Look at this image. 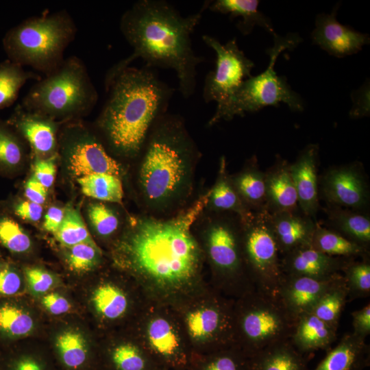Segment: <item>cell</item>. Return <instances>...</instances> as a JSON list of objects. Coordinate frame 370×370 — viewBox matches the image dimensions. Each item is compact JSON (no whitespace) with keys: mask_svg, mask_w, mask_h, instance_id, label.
<instances>
[{"mask_svg":"<svg viewBox=\"0 0 370 370\" xmlns=\"http://www.w3.org/2000/svg\"><path fill=\"white\" fill-rule=\"evenodd\" d=\"M183 16L164 0H139L122 15L121 32L132 53L114 64L106 73L104 85L138 58L145 66L175 71L178 90L190 97L197 84V68L204 62L193 48L191 35L199 24L202 12Z\"/></svg>","mask_w":370,"mask_h":370,"instance_id":"cell-1","label":"cell"},{"mask_svg":"<svg viewBox=\"0 0 370 370\" xmlns=\"http://www.w3.org/2000/svg\"><path fill=\"white\" fill-rule=\"evenodd\" d=\"M209 190L172 217H132L116 248L123 267L165 287H178L192 280L201 262V251L191 230L205 211Z\"/></svg>","mask_w":370,"mask_h":370,"instance_id":"cell-2","label":"cell"},{"mask_svg":"<svg viewBox=\"0 0 370 370\" xmlns=\"http://www.w3.org/2000/svg\"><path fill=\"white\" fill-rule=\"evenodd\" d=\"M105 88L108 97L98 128L115 154L137 158L155 123L167 112L175 90L145 65L127 67Z\"/></svg>","mask_w":370,"mask_h":370,"instance_id":"cell-3","label":"cell"},{"mask_svg":"<svg viewBox=\"0 0 370 370\" xmlns=\"http://www.w3.org/2000/svg\"><path fill=\"white\" fill-rule=\"evenodd\" d=\"M199 156L182 117L169 112L162 115L137 157L138 184L145 207L160 212L186 199Z\"/></svg>","mask_w":370,"mask_h":370,"instance_id":"cell-4","label":"cell"},{"mask_svg":"<svg viewBox=\"0 0 370 370\" xmlns=\"http://www.w3.org/2000/svg\"><path fill=\"white\" fill-rule=\"evenodd\" d=\"M76 32L75 21L67 11L46 12L8 30L3 48L10 61L47 75L63 62L64 51Z\"/></svg>","mask_w":370,"mask_h":370,"instance_id":"cell-5","label":"cell"},{"mask_svg":"<svg viewBox=\"0 0 370 370\" xmlns=\"http://www.w3.org/2000/svg\"><path fill=\"white\" fill-rule=\"evenodd\" d=\"M98 97L85 64L72 56L37 80L21 104L54 121H69L90 112Z\"/></svg>","mask_w":370,"mask_h":370,"instance_id":"cell-6","label":"cell"},{"mask_svg":"<svg viewBox=\"0 0 370 370\" xmlns=\"http://www.w3.org/2000/svg\"><path fill=\"white\" fill-rule=\"evenodd\" d=\"M273 36V45L267 50L269 63L266 70L256 76L245 79L226 99L217 103L214 114L207 123L213 126L221 121H230L234 116H244L262 108L280 103H286L293 111L304 110V101L287 83L286 77L279 76L275 71L276 60L284 50L295 48L301 40L295 34L285 36Z\"/></svg>","mask_w":370,"mask_h":370,"instance_id":"cell-7","label":"cell"},{"mask_svg":"<svg viewBox=\"0 0 370 370\" xmlns=\"http://www.w3.org/2000/svg\"><path fill=\"white\" fill-rule=\"evenodd\" d=\"M247 295L238 328L244 354L249 358L268 346L290 340L295 320L278 297L256 289Z\"/></svg>","mask_w":370,"mask_h":370,"instance_id":"cell-8","label":"cell"},{"mask_svg":"<svg viewBox=\"0 0 370 370\" xmlns=\"http://www.w3.org/2000/svg\"><path fill=\"white\" fill-rule=\"evenodd\" d=\"M242 224L243 253L249 278L255 289L277 297L284 274L269 213L254 212Z\"/></svg>","mask_w":370,"mask_h":370,"instance_id":"cell-9","label":"cell"},{"mask_svg":"<svg viewBox=\"0 0 370 370\" xmlns=\"http://www.w3.org/2000/svg\"><path fill=\"white\" fill-rule=\"evenodd\" d=\"M201 38L206 45L214 51L217 58L214 70L206 76L203 99L206 103H219L251 76L254 63L239 49L235 37L224 45L209 35H203Z\"/></svg>","mask_w":370,"mask_h":370,"instance_id":"cell-10","label":"cell"},{"mask_svg":"<svg viewBox=\"0 0 370 370\" xmlns=\"http://www.w3.org/2000/svg\"><path fill=\"white\" fill-rule=\"evenodd\" d=\"M209 217L206 222L205 236L211 262L223 275H241L246 267L242 247L243 224L240 218L230 212H213Z\"/></svg>","mask_w":370,"mask_h":370,"instance_id":"cell-11","label":"cell"},{"mask_svg":"<svg viewBox=\"0 0 370 370\" xmlns=\"http://www.w3.org/2000/svg\"><path fill=\"white\" fill-rule=\"evenodd\" d=\"M62 150L71 173L79 178L92 174L109 173L121 176V164L107 151L104 145L84 128H67Z\"/></svg>","mask_w":370,"mask_h":370,"instance_id":"cell-12","label":"cell"},{"mask_svg":"<svg viewBox=\"0 0 370 370\" xmlns=\"http://www.w3.org/2000/svg\"><path fill=\"white\" fill-rule=\"evenodd\" d=\"M319 196L328 206L367 212L370 190L362 165L355 162L328 169L319 179Z\"/></svg>","mask_w":370,"mask_h":370,"instance_id":"cell-13","label":"cell"},{"mask_svg":"<svg viewBox=\"0 0 370 370\" xmlns=\"http://www.w3.org/2000/svg\"><path fill=\"white\" fill-rule=\"evenodd\" d=\"M339 4L330 14H317L315 27L312 32V42L330 55L344 58L357 53L362 47L369 44V36L340 23L336 19Z\"/></svg>","mask_w":370,"mask_h":370,"instance_id":"cell-14","label":"cell"},{"mask_svg":"<svg viewBox=\"0 0 370 370\" xmlns=\"http://www.w3.org/2000/svg\"><path fill=\"white\" fill-rule=\"evenodd\" d=\"M343 274L325 278L284 275L277 297L295 321L303 314L310 312L323 294Z\"/></svg>","mask_w":370,"mask_h":370,"instance_id":"cell-15","label":"cell"},{"mask_svg":"<svg viewBox=\"0 0 370 370\" xmlns=\"http://www.w3.org/2000/svg\"><path fill=\"white\" fill-rule=\"evenodd\" d=\"M319 151L317 144H309L299 152L295 162L290 164L299 208L314 221L320 208L317 173Z\"/></svg>","mask_w":370,"mask_h":370,"instance_id":"cell-16","label":"cell"},{"mask_svg":"<svg viewBox=\"0 0 370 370\" xmlns=\"http://www.w3.org/2000/svg\"><path fill=\"white\" fill-rule=\"evenodd\" d=\"M8 123L29 143L37 155H54L57 145V123L45 115L16 105Z\"/></svg>","mask_w":370,"mask_h":370,"instance_id":"cell-17","label":"cell"},{"mask_svg":"<svg viewBox=\"0 0 370 370\" xmlns=\"http://www.w3.org/2000/svg\"><path fill=\"white\" fill-rule=\"evenodd\" d=\"M269 218L280 256L310 246L318 221L305 214L299 208L269 213Z\"/></svg>","mask_w":370,"mask_h":370,"instance_id":"cell-18","label":"cell"},{"mask_svg":"<svg viewBox=\"0 0 370 370\" xmlns=\"http://www.w3.org/2000/svg\"><path fill=\"white\" fill-rule=\"evenodd\" d=\"M350 259L330 256L308 246L281 256V267L284 275L325 278L341 273Z\"/></svg>","mask_w":370,"mask_h":370,"instance_id":"cell-19","label":"cell"},{"mask_svg":"<svg viewBox=\"0 0 370 370\" xmlns=\"http://www.w3.org/2000/svg\"><path fill=\"white\" fill-rule=\"evenodd\" d=\"M265 174L266 211L269 214L299 209L297 191L290 171V163L281 156Z\"/></svg>","mask_w":370,"mask_h":370,"instance_id":"cell-20","label":"cell"},{"mask_svg":"<svg viewBox=\"0 0 370 370\" xmlns=\"http://www.w3.org/2000/svg\"><path fill=\"white\" fill-rule=\"evenodd\" d=\"M370 363V348L352 332L345 334L313 370H365Z\"/></svg>","mask_w":370,"mask_h":370,"instance_id":"cell-21","label":"cell"},{"mask_svg":"<svg viewBox=\"0 0 370 370\" xmlns=\"http://www.w3.org/2000/svg\"><path fill=\"white\" fill-rule=\"evenodd\" d=\"M336 331L312 313L307 312L295 321L290 341L304 355L328 351L337 338Z\"/></svg>","mask_w":370,"mask_h":370,"instance_id":"cell-22","label":"cell"},{"mask_svg":"<svg viewBox=\"0 0 370 370\" xmlns=\"http://www.w3.org/2000/svg\"><path fill=\"white\" fill-rule=\"evenodd\" d=\"M259 2L257 0L207 1L201 10L227 14L230 19L242 17L236 26L245 36L249 34L257 25L273 35L275 31L270 19L258 10Z\"/></svg>","mask_w":370,"mask_h":370,"instance_id":"cell-23","label":"cell"},{"mask_svg":"<svg viewBox=\"0 0 370 370\" xmlns=\"http://www.w3.org/2000/svg\"><path fill=\"white\" fill-rule=\"evenodd\" d=\"M230 178L242 202L251 212L266 210L265 174L256 156L251 157L240 171L230 175Z\"/></svg>","mask_w":370,"mask_h":370,"instance_id":"cell-24","label":"cell"},{"mask_svg":"<svg viewBox=\"0 0 370 370\" xmlns=\"http://www.w3.org/2000/svg\"><path fill=\"white\" fill-rule=\"evenodd\" d=\"M327 225L350 241L369 250L370 217L367 212L326 205Z\"/></svg>","mask_w":370,"mask_h":370,"instance_id":"cell-25","label":"cell"},{"mask_svg":"<svg viewBox=\"0 0 370 370\" xmlns=\"http://www.w3.org/2000/svg\"><path fill=\"white\" fill-rule=\"evenodd\" d=\"M213 212H230L237 215L242 223L247 222L252 216L251 212L242 202L236 193L230 175L227 171L224 156L220 160L218 175L214 184L209 190V197L206 209Z\"/></svg>","mask_w":370,"mask_h":370,"instance_id":"cell-26","label":"cell"},{"mask_svg":"<svg viewBox=\"0 0 370 370\" xmlns=\"http://www.w3.org/2000/svg\"><path fill=\"white\" fill-rule=\"evenodd\" d=\"M249 370H307L305 355L290 340L268 346L248 358Z\"/></svg>","mask_w":370,"mask_h":370,"instance_id":"cell-27","label":"cell"},{"mask_svg":"<svg viewBox=\"0 0 370 370\" xmlns=\"http://www.w3.org/2000/svg\"><path fill=\"white\" fill-rule=\"evenodd\" d=\"M310 246L330 256L369 258V250L318 222Z\"/></svg>","mask_w":370,"mask_h":370,"instance_id":"cell-28","label":"cell"},{"mask_svg":"<svg viewBox=\"0 0 370 370\" xmlns=\"http://www.w3.org/2000/svg\"><path fill=\"white\" fill-rule=\"evenodd\" d=\"M59 362L65 370H84L89 362V349L82 335L74 330L59 334L55 342Z\"/></svg>","mask_w":370,"mask_h":370,"instance_id":"cell-29","label":"cell"},{"mask_svg":"<svg viewBox=\"0 0 370 370\" xmlns=\"http://www.w3.org/2000/svg\"><path fill=\"white\" fill-rule=\"evenodd\" d=\"M34 321L19 304L10 300H0V338L14 341L29 334Z\"/></svg>","mask_w":370,"mask_h":370,"instance_id":"cell-30","label":"cell"},{"mask_svg":"<svg viewBox=\"0 0 370 370\" xmlns=\"http://www.w3.org/2000/svg\"><path fill=\"white\" fill-rule=\"evenodd\" d=\"M42 77L7 59L0 62V110L8 108L16 100L20 90L30 79Z\"/></svg>","mask_w":370,"mask_h":370,"instance_id":"cell-31","label":"cell"},{"mask_svg":"<svg viewBox=\"0 0 370 370\" xmlns=\"http://www.w3.org/2000/svg\"><path fill=\"white\" fill-rule=\"evenodd\" d=\"M84 195L107 202L121 204L124 196L119 176L109 173L92 174L77 178Z\"/></svg>","mask_w":370,"mask_h":370,"instance_id":"cell-32","label":"cell"},{"mask_svg":"<svg viewBox=\"0 0 370 370\" xmlns=\"http://www.w3.org/2000/svg\"><path fill=\"white\" fill-rule=\"evenodd\" d=\"M347 301L348 292L343 275L341 279L323 294L310 312L337 330L341 314Z\"/></svg>","mask_w":370,"mask_h":370,"instance_id":"cell-33","label":"cell"},{"mask_svg":"<svg viewBox=\"0 0 370 370\" xmlns=\"http://www.w3.org/2000/svg\"><path fill=\"white\" fill-rule=\"evenodd\" d=\"M350 259L342 269L348 292V301L367 297L370 295L369 258Z\"/></svg>","mask_w":370,"mask_h":370,"instance_id":"cell-34","label":"cell"},{"mask_svg":"<svg viewBox=\"0 0 370 370\" xmlns=\"http://www.w3.org/2000/svg\"><path fill=\"white\" fill-rule=\"evenodd\" d=\"M224 317L227 316L217 308H204L193 311L186 318L188 332L195 339L212 338L222 329Z\"/></svg>","mask_w":370,"mask_h":370,"instance_id":"cell-35","label":"cell"},{"mask_svg":"<svg viewBox=\"0 0 370 370\" xmlns=\"http://www.w3.org/2000/svg\"><path fill=\"white\" fill-rule=\"evenodd\" d=\"M54 236L65 247L84 243L96 244L80 213L71 206H67L64 209L62 222Z\"/></svg>","mask_w":370,"mask_h":370,"instance_id":"cell-36","label":"cell"},{"mask_svg":"<svg viewBox=\"0 0 370 370\" xmlns=\"http://www.w3.org/2000/svg\"><path fill=\"white\" fill-rule=\"evenodd\" d=\"M92 300L97 311L110 319L120 317L127 307L125 294L118 287L109 284L101 285L95 289Z\"/></svg>","mask_w":370,"mask_h":370,"instance_id":"cell-37","label":"cell"},{"mask_svg":"<svg viewBox=\"0 0 370 370\" xmlns=\"http://www.w3.org/2000/svg\"><path fill=\"white\" fill-rule=\"evenodd\" d=\"M147 335L153 350L164 358L176 355L180 343L171 324L165 319H153L148 325Z\"/></svg>","mask_w":370,"mask_h":370,"instance_id":"cell-38","label":"cell"},{"mask_svg":"<svg viewBox=\"0 0 370 370\" xmlns=\"http://www.w3.org/2000/svg\"><path fill=\"white\" fill-rule=\"evenodd\" d=\"M12 127L0 119V166L13 168L21 164L24 149Z\"/></svg>","mask_w":370,"mask_h":370,"instance_id":"cell-39","label":"cell"},{"mask_svg":"<svg viewBox=\"0 0 370 370\" xmlns=\"http://www.w3.org/2000/svg\"><path fill=\"white\" fill-rule=\"evenodd\" d=\"M66 248V261L73 271H89L99 262L101 252L96 244L84 243Z\"/></svg>","mask_w":370,"mask_h":370,"instance_id":"cell-40","label":"cell"},{"mask_svg":"<svg viewBox=\"0 0 370 370\" xmlns=\"http://www.w3.org/2000/svg\"><path fill=\"white\" fill-rule=\"evenodd\" d=\"M0 243L14 254L27 251L32 245L29 236L20 225L8 217L0 219Z\"/></svg>","mask_w":370,"mask_h":370,"instance_id":"cell-41","label":"cell"},{"mask_svg":"<svg viewBox=\"0 0 370 370\" xmlns=\"http://www.w3.org/2000/svg\"><path fill=\"white\" fill-rule=\"evenodd\" d=\"M110 360L114 370H145L147 367L142 352L130 343L115 347L110 352Z\"/></svg>","mask_w":370,"mask_h":370,"instance_id":"cell-42","label":"cell"},{"mask_svg":"<svg viewBox=\"0 0 370 370\" xmlns=\"http://www.w3.org/2000/svg\"><path fill=\"white\" fill-rule=\"evenodd\" d=\"M88 216L95 230L102 236L112 234L118 229L119 219L116 213L102 203L91 204Z\"/></svg>","mask_w":370,"mask_h":370,"instance_id":"cell-43","label":"cell"},{"mask_svg":"<svg viewBox=\"0 0 370 370\" xmlns=\"http://www.w3.org/2000/svg\"><path fill=\"white\" fill-rule=\"evenodd\" d=\"M45 361L24 353L6 354L0 356V370H49Z\"/></svg>","mask_w":370,"mask_h":370,"instance_id":"cell-44","label":"cell"},{"mask_svg":"<svg viewBox=\"0 0 370 370\" xmlns=\"http://www.w3.org/2000/svg\"><path fill=\"white\" fill-rule=\"evenodd\" d=\"M203 370H249L248 357L245 354L222 353L211 358Z\"/></svg>","mask_w":370,"mask_h":370,"instance_id":"cell-45","label":"cell"},{"mask_svg":"<svg viewBox=\"0 0 370 370\" xmlns=\"http://www.w3.org/2000/svg\"><path fill=\"white\" fill-rule=\"evenodd\" d=\"M21 276L12 266L5 264L0 271V297L16 295L21 290Z\"/></svg>","mask_w":370,"mask_h":370,"instance_id":"cell-46","label":"cell"},{"mask_svg":"<svg viewBox=\"0 0 370 370\" xmlns=\"http://www.w3.org/2000/svg\"><path fill=\"white\" fill-rule=\"evenodd\" d=\"M56 173V155L47 158H37L34 164L33 176L46 188H50Z\"/></svg>","mask_w":370,"mask_h":370,"instance_id":"cell-47","label":"cell"},{"mask_svg":"<svg viewBox=\"0 0 370 370\" xmlns=\"http://www.w3.org/2000/svg\"><path fill=\"white\" fill-rule=\"evenodd\" d=\"M25 275L29 286L35 293L47 292L54 283L52 275L40 268H27Z\"/></svg>","mask_w":370,"mask_h":370,"instance_id":"cell-48","label":"cell"},{"mask_svg":"<svg viewBox=\"0 0 370 370\" xmlns=\"http://www.w3.org/2000/svg\"><path fill=\"white\" fill-rule=\"evenodd\" d=\"M353 106L349 111L352 119L369 116V83L367 82L359 89L352 92Z\"/></svg>","mask_w":370,"mask_h":370,"instance_id":"cell-49","label":"cell"},{"mask_svg":"<svg viewBox=\"0 0 370 370\" xmlns=\"http://www.w3.org/2000/svg\"><path fill=\"white\" fill-rule=\"evenodd\" d=\"M351 315L353 328L352 332L366 340L370 334V304L368 303L363 308L353 311Z\"/></svg>","mask_w":370,"mask_h":370,"instance_id":"cell-50","label":"cell"},{"mask_svg":"<svg viewBox=\"0 0 370 370\" xmlns=\"http://www.w3.org/2000/svg\"><path fill=\"white\" fill-rule=\"evenodd\" d=\"M42 304L52 314L60 315L70 310L71 304L63 296L57 293H49L42 298Z\"/></svg>","mask_w":370,"mask_h":370,"instance_id":"cell-51","label":"cell"},{"mask_svg":"<svg viewBox=\"0 0 370 370\" xmlns=\"http://www.w3.org/2000/svg\"><path fill=\"white\" fill-rule=\"evenodd\" d=\"M42 205L29 200L17 204L14 207V213L21 219L32 222L39 221L42 214Z\"/></svg>","mask_w":370,"mask_h":370,"instance_id":"cell-52","label":"cell"},{"mask_svg":"<svg viewBox=\"0 0 370 370\" xmlns=\"http://www.w3.org/2000/svg\"><path fill=\"white\" fill-rule=\"evenodd\" d=\"M47 188L41 184L33 175L25 184V195L27 199L42 205L46 199Z\"/></svg>","mask_w":370,"mask_h":370,"instance_id":"cell-53","label":"cell"},{"mask_svg":"<svg viewBox=\"0 0 370 370\" xmlns=\"http://www.w3.org/2000/svg\"><path fill=\"white\" fill-rule=\"evenodd\" d=\"M64 215V209L57 206H51L47 210L43 221V228L52 234L59 229Z\"/></svg>","mask_w":370,"mask_h":370,"instance_id":"cell-54","label":"cell"},{"mask_svg":"<svg viewBox=\"0 0 370 370\" xmlns=\"http://www.w3.org/2000/svg\"><path fill=\"white\" fill-rule=\"evenodd\" d=\"M3 266H4V264H3L0 262V271L1 270V269L3 268Z\"/></svg>","mask_w":370,"mask_h":370,"instance_id":"cell-55","label":"cell"}]
</instances>
